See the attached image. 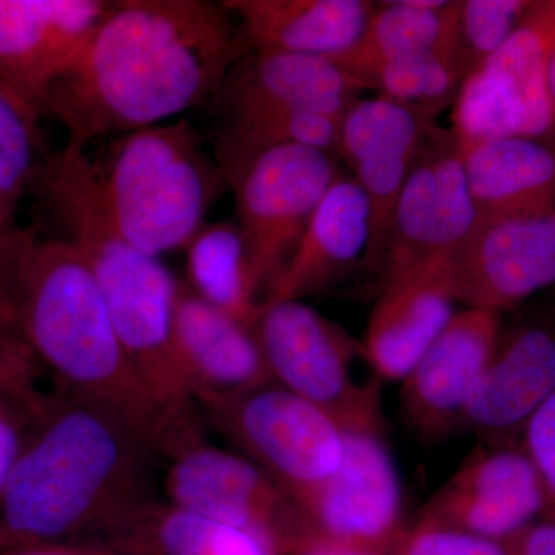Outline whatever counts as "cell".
<instances>
[{
  "instance_id": "obj_1",
  "label": "cell",
  "mask_w": 555,
  "mask_h": 555,
  "mask_svg": "<svg viewBox=\"0 0 555 555\" xmlns=\"http://www.w3.org/2000/svg\"><path fill=\"white\" fill-rule=\"evenodd\" d=\"M248 50L222 2L118 0L51 86L43 115L65 127V147L86 150L204 104Z\"/></svg>"
},
{
  "instance_id": "obj_2",
  "label": "cell",
  "mask_w": 555,
  "mask_h": 555,
  "mask_svg": "<svg viewBox=\"0 0 555 555\" xmlns=\"http://www.w3.org/2000/svg\"><path fill=\"white\" fill-rule=\"evenodd\" d=\"M160 459L105 409L49 398L0 494V551L93 542L155 499Z\"/></svg>"
},
{
  "instance_id": "obj_3",
  "label": "cell",
  "mask_w": 555,
  "mask_h": 555,
  "mask_svg": "<svg viewBox=\"0 0 555 555\" xmlns=\"http://www.w3.org/2000/svg\"><path fill=\"white\" fill-rule=\"evenodd\" d=\"M17 334L61 393L105 409L164 460L206 438L156 403L131 367L100 286L78 248L36 240L17 283Z\"/></svg>"
},
{
  "instance_id": "obj_4",
  "label": "cell",
  "mask_w": 555,
  "mask_h": 555,
  "mask_svg": "<svg viewBox=\"0 0 555 555\" xmlns=\"http://www.w3.org/2000/svg\"><path fill=\"white\" fill-rule=\"evenodd\" d=\"M49 217L86 259L131 367L167 414L206 429L175 349L178 284L170 270L127 243L102 206L93 160L86 150L51 153L31 185Z\"/></svg>"
},
{
  "instance_id": "obj_5",
  "label": "cell",
  "mask_w": 555,
  "mask_h": 555,
  "mask_svg": "<svg viewBox=\"0 0 555 555\" xmlns=\"http://www.w3.org/2000/svg\"><path fill=\"white\" fill-rule=\"evenodd\" d=\"M91 160L113 228L155 258L185 248L228 188L201 134L184 118L122 134Z\"/></svg>"
},
{
  "instance_id": "obj_6",
  "label": "cell",
  "mask_w": 555,
  "mask_h": 555,
  "mask_svg": "<svg viewBox=\"0 0 555 555\" xmlns=\"http://www.w3.org/2000/svg\"><path fill=\"white\" fill-rule=\"evenodd\" d=\"M270 378L331 415L345 430L383 434L382 379L360 382L363 347L302 301L262 306L254 324Z\"/></svg>"
},
{
  "instance_id": "obj_7",
  "label": "cell",
  "mask_w": 555,
  "mask_h": 555,
  "mask_svg": "<svg viewBox=\"0 0 555 555\" xmlns=\"http://www.w3.org/2000/svg\"><path fill=\"white\" fill-rule=\"evenodd\" d=\"M201 411L207 425L294 500L334 476L345 459V429L315 404L273 382Z\"/></svg>"
},
{
  "instance_id": "obj_8",
  "label": "cell",
  "mask_w": 555,
  "mask_h": 555,
  "mask_svg": "<svg viewBox=\"0 0 555 555\" xmlns=\"http://www.w3.org/2000/svg\"><path fill=\"white\" fill-rule=\"evenodd\" d=\"M339 173L332 153L283 145L258 153L225 181L235 193L238 229L259 305Z\"/></svg>"
},
{
  "instance_id": "obj_9",
  "label": "cell",
  "mask_w": 555,
  "mask_h": 555,
  "mask_svg": "<svg viewBox=\"0 0 555 555\" xmlns=\"http://www.w3.org/2000/svg\"><path fill=\"white\" fill-rule=\"evenodd\" d=\"M555 42V0H534L520 27L467 76L452 109L460 145L489 139H554L547 64Z\"/></svg>"
},
{
  "instance_id": "obj_10",
  "label": "cell",
  "mask_w": 555,
  "mask_h": 555,
  "mask_svg": "<svg viewBox=\"0 0 555 555\" xmlns=\"http://www.w3.org/2000/svg\"><path fill=\"white\" fill-rule=\"evenodd\" d=\"M167 502L219 524L268 535L284 555L309 550L297 503L254 462L207 438L167 459Z\"/></svg>"
},
{
  "instance_id": "obj_11",
  "label": "cell",
  "mask_w": 555,
  "mask_h": 555,
  "mask_svg": "<svg viewBox=\"0 0 555 555\" xmlns=\"http://www.w3.org/2000/svg\"><path fill=\"white\" fill-rule=\"evenodd\" d=\"M382 436L345 430V459L337 473L294 500L308 531L309 550L390 553L406 529L400 476Z\"/></svg>"
},
{
  "instance_id": "obj_12",
  "label": "cell",
  "mask_w": 555,
  "mask_h": 555,
  "mask_svg": "<svg viewBox=\"0 0 555 555\" xmlns=\"http://www.w3.org/2000/svg\"><path fill=\"white\" fill-rule=\"evenodd\" d=\"M480 221L459 141L452 130L437 129L398 198L383 278L448 266Z\"/></svg>"
},
{
  "instance_id": "obj_13",
  "label": "cell",
  "mask_w": 555,
  "mask_h": 555,
  "mask_svg": "<svg viewBox=\"0 0 555 555\" xmlns=\"http://www.w3.org/2000/svg\"><path fill=\"white\" fill-rule=\"evenodd\" d=\"M436 116L377 96L358 100L339 124L337 155L353 171V179L371 208V241L366 259L383 264L393 211L409 173L436 133Z\"/></svg>"
},
{
  "instance_id": "obj_14",
  "label": "cell",
  "mask_w": 555,
  "mask_h": 555,
  "mask_svg": "<svg viewBox=\"0 0 555 555\" xmlns=\"http://www.w3.org/2000/svg\"><path fill=\"white\" fill-rule=\"evenodd\" d=\"M447 272L455 301L496 313L555 286V208L481 219Z\"/></svg>"
},
{
  "instance_id": "obj_15",
  "label": "cell",
  "mask_w": 555,
  "mask_h": 555,
  "mask_svg": "<svg viewBox=\"0 0 555 555\" xmlns=\"http://www.w3.org/2000/svg\"><path fill=\"white\" fill-rule=\"evenodd\" d=\"M109 7L107 0H0V80L43 115L51 86Z\"/></svg>"
},
{
  "instance_id": "obj_16",
  "label": "cell",
  "mask_w": 555,
  "mask_h": 555,
  "mask_svg": "<svg viewBox=\"0 0 555 555\" xmlns=\"http://www.w3.org/2000/svg\"><path fill=\"white\" fill-rule=\"evenodd\" d=\"M545 511L534 465L521 448L478 449L427 503L420 520L507 542Z\"/></svg>"
},
{
  "instance_id": "obj_17",
  "label": "cell",
  "mask_w": 555,
  "mask_h": 555,
  "mask_svg": "<svg viewBox=\"0 0 555 555\" xmlns=\"http://www.w3.org/2000/svg\"><path fill=\"white\" fill-rule=\"evenodd\" d=\"M502 313L466 308L427 347L401 382V411L425 438L459 429L463 408L502 338Z\"/></svg>"
},
{
  "instance_id": "obj_18",
  "label": "cell",
  "mask_w": 555,
  "mask_h": 555,
  "mask_svg": "<svg viewBox=\"0 0 555 555\" xmlns=\"http://www.w3.org/2000/svg\"><path fill=\"white\" fill-rule=\"evenodd\" d=\"M175 349L199 408L272 383L254 326L215 308L179 281Z\"/></svg>"
},
{
  "instance_id": "obj_19",
  "label": "cell",
  "mask_w": 555,
  "mask_h": 555,
  "mask_svg": "<svg viewBox=\"0 0 555 555\" xmlns=\"http://www.w3.org/2000/svg\"><path fill=\"white\" fill-rule=\"evenodd\" d=\"M367 87L337 62L312 54L250 49L215 93L224 115L246 108H292L343 116Z\"/></svg>"
},
{
  "instance_id": "obj_20",
  "label": "cell",
  "mask_w": 555,
  "mask_h": 555,
  "mask_svg": "<svg viewBox=\"0 0 555 555\" xmlns=\"http://www.w3.org/2000/svg\"><path fill=\"white\" fill-rule=\"evenodd\" d=\"M447 266L387 276L372 309L364 360L382 382H403L454 315Z\"/></svg>"
},
{
  "instance_id": "obj_21",
  "label": "cell",
  "mask_w": 555,
  "mask_h": 555,
  "mask_svg": "<svg viewBox=\"0 0 555 555\" xmlns=\"http://www.w3.org/2000/svg\"><path fill=\"white\" fill-rule=\"evenodd\" d=\"M554 392L555 331L537 324L517 327L502 334L470 390L459 429L489 437L524 430Z\"/></svg>"
},
{
  "instance_id": "obj_22",
  "label": "cell",
  "mask_w": 555,
  "mask_h": 555,
  "mask_svg": "<svg viewBox=\"0 0 555 555\" xmlns=\"http://www.w3.org/2000/svg\"><path fill=\"white\" fill-rule=\"evenodd\" d=\"M369 241L371 208L366 195L356 179L339 173L261 308L275 302L302 301L334 283L358 259L366 258Z\"/></svg>"
},
{
  "instance_id": "obj_23",
  "label": "cell",
  "mask_w": 555,
  "mask_h": 555,
  "mask_svg": "<svg viewBox=\"0 0 555 555\" xmlns=\"http://www.w3.org/2000/svg\"><path fill=\"white\" fill-rule=\"evenodd\" d=\"M460 152L470 196L481 219L554 210V139H489L460 145Z\"/></svg>"
},
{
  "instance_id": "obj_24",
  "label": "cell",
  "mask_w": 555,
  "mask_h": 555,
  "mask_svg": "<svg viewBox=\"0 0 555 555\" xmlns=\"http://www.w3.org/2000/svg\"><path fill=\"white\" fill-rule=\"evenodd\" d=\"M254 50L334 57L352 49L375 3L367 0H224Z\"/></svg>"
},
{
  "instance_id": "obj_25",
  "label": "cell",
  "mask_w": 555,
  "mask_h": 555,
  "mask_svg": "<svg viewBox=\"0 0 555 555\" xmlns=\"http://www.w3.org/2000/svg\"><path fill=\"white\" fill-rule=\"evenodd\" d=\"M87 545L116 555H284L268 535L158 499L134 506Z\"/></svg>"
},
{
  "instance_id": "obj_26",
  "label": "cell",
  "mask_w": 555,
  "mask_h": 555,
  "mask_svg": "<svg viewBox=\"0 0 555 555\" xmlns=\"http://www.w3.org/2000/svg\"><path fill=\"white\" fill-rule=\"evenodd\" d=\"M460 0H389L375 3L366 28L352 49L334 57L357 76L382 62L459 51Z\"/></svg>"
},
{
  "instance_id": "obj_27",
  "label": "cell",
  "mask_w": 555,
  "mask_h": 555,
  "mask_svg": "<svg viewBox=\"0 0 555 555\" xmlns=\"http://www.w3.org/2000/svg\"><path fill=\"white\" fill-rule=\"evenodd\" d=\"M343 116L292 108H246L224 115L217 164L224 181L264 150L302 145L337 155Z\"/></svg>"
},
{
  "instance_id": "obj_28",
  "label": "cell",
  "mask_w": 555,
  "mask_h": 555,
  "mask_svg": "<svg viewBox=\"0 0 555 555\" xmlns=\"http://www.w3.org/2000/svg\"><path fill=\"white\" fill-rule=\"evenodd\" d=\"M188 286L215 308L254 326L259 299L238 225L204 224L188 246Z\"/></svg>"
},
{
  "instance_id": "obj_29",
  "label": "cell",
  "mask_w": 555,
  "mask_h": 555,
  "mask_svg": "<svg viewBox=\"0 0 555 555\" xmlns=\"http://www.w3.org/2000/svg\"><path fill=\"white\" fill-rule=\"evenodd\" d=\"M469 73L460 51H429L382 62L357 78L377 96L437 116L454 105Z\"/></svg>"
},
{
  "instance_id": "obj_30",
  "label": "cell",
  "mask_w": 555,
  "mask_h": 555,
  "mask_svg": "<svg viewBox=\"0 0 555 555\" xmlns=\"http://www.w3.org/2000/svg\"><path fill=\"white\" fill-rule=\"evenodd\" d=\"M39 113L0 80V229L14 215L49 153L43 150Z\"/></svg>"
},
{
  "instance_id": "obj_31",
  "label": "cell",
  "mask_w": 555,
  "mask_h": 555,
  "mask_svg": "<svg viewBox=\"0 0 555 555\" xmlns=\"http://www.w3.org/2000/svg\"><path fill=\"white\" fill-rule=\"evenodd\" d=\"M534 0H460L459 51L476 72L520 27Z\"/></svg>"
},
{
  "instance_id": "obj_32",
  "label": "cell",
  "mask_w": 555,
  "mask_h": 555,
  "mask_svg": "<svg viewBox=\"0 0 555 555\" xmlns=\"http://www.w3.org/2000/svg\"><path fill=\"white\" fill-rule=\"evenodd\" d=\"M390 555H511L506 542L418 520L398 537Z\"/></svg>"
},
{
  "instance_id": "obj_33",
  "label": "cell",
  "mask_w": 555,
  "mask_h": 555,
  "mask_svg": "<svg viewBox=\"0 0 555 555\" xmlns=\"http://www.w3.org/2000/svg\"><path fill=\"white\" fill-rule=\"evenodd\" d=\"M49 398L38 390L0 392V494Z\"/></svg>"
},
{
  "instance_id": "obj_34",
  "label": "cell",
  "mask_w": 555,
  "mask_h": 555,
  "mask_svg": "<svg viewBox=\"0 0 555 555\" xmlns=\"http://www.w3.org/2000/svg\"><path fill=\"white\" fill-rule=\"evenodd\" d=\"M521 434V449L534 465L545 496L542 520L555 524V392L528 420Z\"/></svg>"
},
{
  "instance_id": "obj_35",
  "label": "cell",
  "mask_w": 555,
  "mask_h": 555,
  "mask_svg": "<svg viewBox=\"0 0 555 555\" xmlns=\"http://www.w3.org/2000/svg\"><path fill=\"white\" fill-rule=\"evenodd\" d=\"M36 240L35 229H20L13 238L0 244V332L16 337L17 283L24 259Z\"/></svg>"
},
{
  "instance_id": "obj_36",
  "label": "cell",
  "mask_w": 555,
  "mask_h": 555,
  "mask_svg": "<svg viewBox=\"0 0 555 555\" xmlns=\"http://www.w3.org/2000/svg\"><path fill=\"white\" fill-rule=\"evenodd\" d=\"M39 369L20 337L0 332V392H35Z\"/></svg>"
},
{
  "instance_id": "obj_37",
  "label": "cell",
  "mask_w": 555,
  "mask_h": 555,
  "mask_svg": "<svg viewBox=\"0 0 555 555\" xmlns=\"http://www.w3.org/2000/svg\"><path fill=\"white\" fill-rule=\"evenodd\" d=\"M506 543L511 555H555V524L540 518Z\"/></svg>"
},
{
  "instance_id": "obj_38",
  "label": "cell",
  "mask_w": 555,
  "mask_h": 555,
  "mask_svg": "<svg viewBox=\"0 0 555 555\" xmlns=\"http://www.w3.org/2000/svg\"><path fill=\"white\" fill-rule=\"evenodd\" d=\"M0 555H116L91 545H43L0 551Z\"/></svg>"
},
{
  "instance_id": "obj_39",
  "label": "cell",
  "mask_w": 555,
  "mask_h": 555,
  "mask_svg": "<svg viewBox=\"0 0 555 555\" xmlns=\"http://www.w3.org/2000/svg\"><path fill=\"white\" fill-rule=\"evenodd\" d=\"M295 555H390L379 551L347 550V547L317 546Z\"/></svg>"
},
{
  "instance_id": "obj_40",
  "label": "cell",
  "mask_w": 555,
  "mask_h": 555,
  "mask_svg": "<svg viewBox=\"0 0 555 555\" xmlns=\"http://www.w3.org/2000/svg\"><path fill=\"white\" fill-rule=\"evenodd\" d=\"M547 86H550L551 100L555 107V42L550 54V64H547Z\"/></svg>"
},
{
  "instance_id": "obj_41",
  "label": "cell",
  "mask_w": 555,
  "mask_h": 555,
  "mask_svg": "<svg viewBox=\"0 0 555 555\" xmlns=\"http://www.w3.org/2000/svg\"><path fill=\"white\" fill-rule=\"evenodd\" d=\"M17 230L20 229H0V244L7 243V241L13 238V236L16 235Z\"/></svg>"
}]
</instances>
